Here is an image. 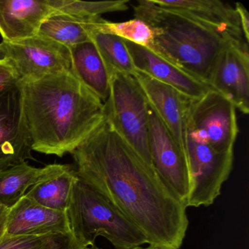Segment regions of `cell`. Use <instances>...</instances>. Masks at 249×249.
Returning <instances> with one entry per match:
<instances>
[{"label":"cell","instance_id":"obj_19","mask_svg":"<svg viewBox=\"0 0 249 249\" xmlns=\"http://www.w3.org/2000/svg\"><path fill=\"white\" fill-rule=\"evenodd\" d=\"M102 17L92 19L54 12L42 24L37 36L51 39L68 49L91 40Z\"/></svg>","mask_w":249,"mask_h":249},{"label":"cell","instance_id":"obj_26","mask_svg":"<svg viewBox=\"0 0 249 249\" xmlns=\"http://www.w3.org/2000/svg\"><path fill=\"white\" fill-rule=\"evenodd\" d=\"M239 20H240V27H241L242 33H243L244 40L246 43H249V14L247 9L245 8L243 4L237 2L234 6Z\"/></svg>","mask_w":249,"mask_h":249},{"label":"cell","instance_id":"obj_18","mask_svg":"<svg viewBox=\"0 0 249 249\" xmlns=\"http://www.w3.org/2000/svg\"><path fill=\"white\" fill-rule=\"evenodd\" d=\"M71 72L103 103L108 97L110 75L91 40L70 49Z\"/></svg>","mask_w":249,"mask_h":249},{"label":"cell","instance_id":"obj_24","mask_svg":"<svg viewBox=\"0 0 249 249\" xmlns=\"http://www.w3.org/2000/svg\"><path fill=\"white\" fill-rule=\"evenodd\" d=\"M63 236L53 234L13 236L5 234L0 240V249H56Z\"/></svg>","mask_w":249,"mask_h":249},{"label":"cell","instance_id":"obj_13","mask_svg":"<svg viewBox=\"0 0 249 249\" xmlns=\"http://www.w3.org/2000/svg\"><path fill=\"white\" fill-rule=\"evenodd\" d=\"M5 234L13 236L72 234L67 211H55L25 196L8 210Z\"/></svg>","mask_w":249,"mask_h":249},{"label":"cell","instance_id":"obj_20","mask_svg":"<svg viewBox=\"0 0 249 249\" xmlns=\"http://www.w3.org/2000/svg\"><path fill=\"white\" fill-rule=\"evenodd\" d=\"M76 178L75 169L68 164L62 173L30 188L25 196L46 208L67 211Z\"/></svg>","mask_w":249,"mask_h":249},{"label":"cell","instance_id":"obj_29","mask_svg":"<svg viewBox=\"0 0 249 249\" xmlns=\"http://www.w3.org/2000/svg\"><path fill=\"white\" fill-rule=\"evenodd\" d=\"M84 249H99V248L97 247V246H96L95 245H94V246H87V247L84 248ZM155 249V248L151 247V246H148V247H146V248L138 247V248H135V249Z\"/></svg>","mask_w":249,"mask_h":249},{"label":"cell","instance_id":"obj_2","mask_svg":"<svg viewBox=\"0 0 249 249\" xmlns=\"http://www.w3.org/2000/svg\"><path fill=\"white\" fill-rule=\"evenodd\" d=\"M20 84L33 151L72 154L106 119L104 103L71 71Z\"/></svg>","mask_w":249,"mask_h":249},{"label":"cell","instance_id":"obj_4","mask_svg":"<svg viewBox=\"0 0 249 249\" xmlns=\"http://www.w3.org/2000/svg\"><path fill=\"white\" fill-rule=\"evenodd\" d=\"M67 213L72 234L85 246L95 245L100 235L116 249H133L147 243L145 235L132 221L78 176Z\"/></svg>","mask_w":249,"mask_h":249},{"label":"cell","instance_id":"obj_1","mask_svg":"<svg viewBox=\"0 0 249 249\" xmlns=\"http://www.w3.org/2000/svg\"><path fill=\"white\" fill-rule=\"evenodd\" d=\"M71 154L78 178L132 221L149 246L181 247L189 226L186 207L106 119Z\"/></svg>","mask_w":249,"mask_h":249},{"label":"cell","instance_id":"obj_3","mask_svg":"<svg viewBox=\"0 0 249 249\" xmlns=\"http://www.w3.org/2000/svg\"><path fill=\"white\" fill-rule=\"evenodd\" d=\"M133 9L135 18L154 32V53L207 84L225 43L231 37L240 38L187 14L157 6L151 0H139Z\"/></svg>","mask_w":249,"mask_h":249},{"label":"cell","instance_id":"obj_11","mask_svg":"<svg viewBox=\"0 0 249 249\" xmlns=\"http://www.w3.org/2000/svg\"><path fill=\"white\" fill-rule=\"evenodd\" d=\"M149 124V149L152 167L186 206L189 194L186 154L150 106Z\"/></svg>","mask_w":249,"mask_h":249},{"label":"cell","instance_id":"obj_27","mask_svg":"<svg viewBox=\"0 0 249 249\" xmlns=\"http://www.w3.org/2000/svg\"><path fill=\"white\" fill-rule=\"evenodd\" d=\"M87 246L75 238L73 234L65 235L58 244L56 249H84Z\"/></svg>","mask_w":249,"mask_h":249},{"label":"cell","instance_id":"obj_15","mask_svg":"<svg viewBox=\"0 0 249 249\" xmlns=\"http://www.w3.org/2000/svg\"><path fill=\"white\" fill-rule=\"evenodd\" d=\"M54 10L49 0H0V36L17 42L37 36L45 20Z\"/></svg>","mask_w":249,"mask_h":249},{"label":"cell","instance_id":"obj_22","mask_svg":"<svg viewBox=\"0 0 249 249\" xmlns=\"http://www.w3.org/2000/svg\"><path fill=\"white\" fill-rule=\"evenodd\" d=\"M55 12L68 14L79 18L92 19L109 13L122 12L129 9L128 0L84 2L79 0H49Z\"/></svg>","mask_w":249,"mask_h":249},{"label":"cell","instance_id":"obj_8","mask_svg":"<svg viewBox=\"0 0 249 249\" xmlns=\"http://www.w3.org/2000/svg\"><path fill=\"white\" fill-rule=\"evenodd\" d=\"M0 56L11 62L21 81H37L71 71L70 49L39 36L19 41L1 42Z\"/></svg>","mask_w":249,"mask_h":249},{"label":"cell","instance_id":"obj_16","mask_svg":"<svg viewBox=\"0 0 249 249\" xmlns=\"http://www.w3.org/2000/svg\"><path fill=\"white\" fill-rule=\"evenodd\" d=\"M154 5L190 16L221 33L244 38L234 7L218 0H151Z\"/></svg>","mask_w":249,"mask_h":249},{"label":"cell","instance_id":"obj_7","mask_svg":"<svg viewBox=\"0 0 249 249\" xmlns=\"http://www.w3.org/2000/svg\"><path fill=\"white\" fill-rule=\"evenodd\" d=\"M189 176L186 208L209 206L221 195L232 169L234 152H219L186 137Z\"/></svg>","mask_w":249,"mask_h":249},{"label":"cell","instance_id":"obj_9","mask_svg":"<svg viewBox=\"0 0 249 249\" xmlns=\"http://www.w3.org/2000/svg\"><path fill=\"white\" fill-rule=\"evenodd\" d=\"M208 84L228 99L243 114L249 113V45L231 37L218 54Z\"/></svg>","mask_w":249,"mask_h":249},{"label":"cell","instance_id":"obj_25","mask_svg":"<svg viewBox=\"0 0 249 249\" xmlns=\"http://www.w3.org/2000/svg\"><path fill=\"white\" fill-rule=\"evenodd\" d=\"M20 81L19 76L11 62L0 56V91L17 85Z\"/></svg>","mask_w":249,"mask_h":249},{"label":"cell","instance_id":"obj_10","mask_svg":"<svg viewBox=\"0 0 249 249\" xmlns=\"http://www.w3.org/2000/svg\"><path fill=\"white\" fill-rule=\"evenodd\" d=\"M19 82L0 91V170L35 160Z\"/></svg>","mask_w":249,"mask_h":249},{"label":"cell","instance_id":"obj_14","mask_svg":"<svg viewBox=\"0 0 249 249\" xmlns=\"http://www.w3.org/2000/svg\"><path fill=\"white\" fill-rule=\"evenodd\" d=\"M125 43L137 71L173 87L189 100H196L212 89L152 51L126 40Z\"/></svg>","mask_w":249,"mask_h":249},{"label":"cell","instance_id":"obj_6","mask_svg":"<svg viewBox=\"0 0 249 249\" xmlns=\"http://www.w3.org/2000/svg\"><path fill=\"white\" fill-rule=\"evenodd\" d=\"M236 109L231 102L213 89L189 100L186 137L219 152L233 151L239 132Z\"/></svg>","mask_w":249,"mask_h":249},{"label":"cell","instance_id":"obj_17","mask_svg":"<svg viewBox=\"0 0 249 249\" xmlns=\"http://www.w3.org/2000/svg\"><path fill=\"white\" fill-rule=\"evenodd\" d=\"M67 166L52 164L38 168L24 161L0 170V205L11 209L25 196L30 188L59 174Z\"/></svg>","mask_w":249,"mask_h":249},{"label":"cell","instance_id":"obj_28","mask_svg":"<svg viewBox=\"0 0 249 249\" xmlns=\"http://www.w3.org/2000/svg\"><path fill=\"white\" fill-rule=\"evenodd\" d=\"M8 209L0 205V240L5 234L6 228L7 215H8Z\"/></svg>","mask_w":249,"mask_h":249},{"label":"cell","instance_id":"obj_5","mask_svg":"<svg viewBox=\"0 0 249 249\" xmlns=\"http://www.w3.org/2000/svg\"><path fill=\"white\" fill-rule=\"evenodd\" d=\"M104 104L106 119L109 124L144 162L152 167L149 149V105L135 78L112 72L110 92Z\"/></svg>","mask_w":249,"mask_h":249},{"label":"cell","instance_id":"obj_23","mask_svg":"<svg viewBox=\"0 0 249 249\" xmlns=\"http://www.w3.org/2000/svg\"><path fill=\"white\" fill-rule=\"evenodd\" d=\"M97 30L118 36L154 52V32L142 20L134 18L124 22H112L102 18L97 24Z\"/></svg>","mask_w":249,"mask_h":249},{"label":"cell","instance_id":"obj_12","mask_svg":"<svg viewBox=\"0 0 249 249\" xmlns=\"http://www.w3.org/2000/svg\"><path fill=\"white\" fill-rule=\"evenodd\" d=\"M133 77L142 89L151 108L186 154V113L190 100L173 87L143 72L137 71Z\"/></svg>","mask_w":249,"mask_h":249},{"label":"cell","instance_id":"obj_21","mask_svg":"<svg viewBox=\"0 0 249 249\" xmlns=\"http://www.w3.org/2000/svg\"><path fill=\"white\" fill-rule=\"evenodd\" d=\"M91 40L98 50L109 74L120 72L133 76L137 72L125 40L113 35L94 30Z\"/></svg>","mask_w":249,"mask_h":249}]
</instances>
